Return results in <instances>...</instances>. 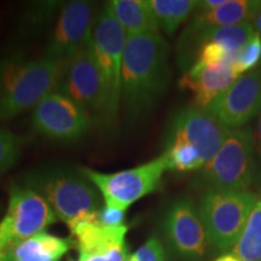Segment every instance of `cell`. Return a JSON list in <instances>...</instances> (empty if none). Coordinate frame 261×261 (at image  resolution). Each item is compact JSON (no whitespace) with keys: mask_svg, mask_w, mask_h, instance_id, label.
I'll return each instance as SVG.
<instances>
[{"mask_svg":"<svg viewBox=\"0 0 261 261\" xmlns=\"http://www.w3.org/2000/svg\"><path fill=\"white\" fill-rule=\"evenodd\" d=\"M168 45L159 33L127 37L122 61L121 102L128 121L154 108L171 81Z\"/></svg>","mask_w":261,"mask_h":261,"instance_id":"obj_1","label":"cell"},{"mask_svg":"<svg viewBox=\"0 0 261 261\" xmlns=\"http://www.w3.org/2000/svg\"><path fill=\"white\" fill-rule=\"evenodd\" d=\"M22 184L40 194L51 205L57 219L70 223L77 215L100 210V196L96 187L81 172L64 166L31 169Z\"/></svg>","mask_w":261,"mask_h":261,"instance_id":"obj_2","label":"cell"},{"mask_svg":"<svg viewBox=\"0 0 261 261\" xmlns=\"http://www.w3.org/2000/svg\"><path fill=\"white\" fill-rule=\"evenodd\" d=\"M256 201L250 191H205L198 213L210 243L223 252L236 246Z\"/></svg>","mask_w":261,"mask_h":261,"instance_id":"obj_3","label":"cell"},{"mask_svg":"<svg viewBox=\"0 0 261 261\" xmlns=\"http://www.w3.org/2000/svg\"><path fill=\"white\" fill-rule=\"evenodd\" d=\"M256 172L252 129H231L217 155L203 166L201 180L208 190L247 191Z\"/></svg>","mask_w":261,"mask_h":261,"instance_id":"obj_4","label":"cell"},{"mask_svg":"<svg viewBox=\"0 0 261 261\" xmlns=\"http://www.w3.org/2000/svg\"><path fill=\"white\" fill-rule=\"evenodd\" d=\"M127 34L114 15L109 3L97 15L92 33V47L102 74L107 94L108 125L115 123L121 104L122 61Z\"/></svg>","mask_w":261,"mask_h":261,"instance_id":"obj_5","label":"cell"},{"mask_svg":"<svg viewBox=\"0 0 261 261\" xmlns=\"http://www.w3.org/2000/svg\"><path fill=\"white\" fill-rule=\"evenodd\" d=\"M56 91L83 108L91 122L94 121L103 127H109L106 86L92 42L64 62Z\"/></svg>","mask_w":261,"mask_h":261,"instance_id":"obj_6","label":"cell"},{"mask_svg":"<svg viewBox=\"0 0 261 261\" xmlns=\"http://www.w3.org/2000/svg\"><path fill=\"white\" fill-rule=\"evenodd\" d=\"M80 169L103 196L106 205L126 212L130 204L159 190L168 166L162 154L144 165L121 172L100 173L90 168Z\"/></svg>","mask_w":261,"mask_h":261,"instance_id":"obj_7","label":"cell"},{"mask_svg":"<svg viewBox=\"0 0 261 261\" xmlns=\"http://www.w3.org/2000/svg\"><path fill=\"white\" fill-rule=\"evenodd\" d=\"M64 62L44 55L25 62L8 94L0 99V121L34 109L42 98L57 90Z\"/></svg>","mask_w":261,"mask_h":261,"instance_id":"obj_8","label":"cell"},{"mask_svg":"<svg viewBox=\"0 0 261 261\" xmlns=\"http://www.w3.org/2000/svg\"><path fill=\"white\" fill-rule=\"evenodd\" d=\"M91 119L83 108L63 93L54 91L33 109L31 125L35 133L58 143H74L91 129Z\"/></svg>","mask_w":261,"mask_h":261,"instance_id":"obj_9","label":"cell"},{"mask_svg":"<svg viewBox=\"0 0 261 261\" xmlns=\"http://www.w3.org/2000/svg\"><path fill=\"white\" fill-rule=\"evenodd\" d=\"M56 221L54 210L40 194L22 182H16L9 189L8 213L0 221V236L11 246L44 232Z\"/></svg>","mask_w":261,"mask_h":261,"instance_id":"obj_10","label":"cell"},{"mask_svg":"<svg viewBox=\"0 0 261 261\" xmlns=\"http://www.w3.org/2000/svg\"><path fill=\"white\" fill-rule=\"evenodd\" d=\"M261 2L257 0H226L223 5L212 10H200L196 14L178 41V64L190 69L195 64V42L204 32L213 28L253 23Z\"/></svg>","mask_w":261,"mask_h":261,"instance_id":"obj_11","label":"cell"},{"mask_svg":"<svg viewBox=\"0 0 261 261\" xmlns=\"http://www.w3.org/2000/svg\"><path fill=\"white\" fill-rule=\"evenodd\" d=\"M162 230L168 246L182 259L201 260L210 240L198 210L189 197L173 201L163 217Z\"/></svg>","mask_w":261,"mask_h":261,"instance_id":"obj_12","label":"cell"},{"mask_svg":"<svg viewBox=\"0 0 261 261\" xmlns=\"http://www.w3.org/2000/svg\"><path fill=\"white\" fill-rule=\"evenodd\" d=\"M94 10L96 5L91 2L67 3L58 15L45 56L65 62L81 48L91 45L97 17Z\"/></svg>","mask_w":261,"mask_h":261,"instance_id":"obj_13","label":"cell"},{"mask_svg":"<svg viewBox=\"0 0 261 261\" xmlns=\"http://www.w3.org/2000/svg\"><path fill=\"white\" fill-rule=\"evenodd\" d=\"M231 129L207 108L190 107L173 117L167 139L187 142L200 152L204 163L217 155Z\"/></svg>","mask_w":261,"mask_h":261,"instance_id":"obj_14","label":"cell"},{"mask_svg":"<svg viewBox=\"0 0 261 261\" xmlns=\"http://www.w3.org/2000/svg\"><path fill=\"white\" fill-rule=\"evenodd\" d=\"M207 109L230 129L252 121L261 112V70L238 76Z\"/></svg>","mask_w":261,"mask_h":261,"instance_id":"obj_15","label":"cell"},{"mask_svg":"<svg viewBox=\"0 0 261 261\" xmlns=\"http://www.w3.org/2000/svg\"><path fill=\"white\" fill-rule=\"evenodd\" d=\"M238 76L234 68L226 63H195L182 75L179 86L194 92L195 107L208 108L227 91Z\"/></svg>","mask_w":261,"mask_h":261,"instance_id":"obj_16","label":"cell"},{"mask_svg":"<svg viewBox=\"0 0 261 261\" xmlns=\"http://www.w3.org/2000/svg\"><path fill=\"white\" fill-rule=\"evenodd\" d=\"M75 244L73 238H62L44 231L12 243L6 252V261H61Z\"/></svg>","mask_w":261,"mask_h":261,"instance_id":"obj_17","label":"cell"},{"mask_svg":"<svg viewBox=\"0 0 261 261\" xmlns=\"http://www.w3.org/2000/svg\"><path fill=\"white\" fill-rule=\"evenodd\" d=\"M109 4L127 37L159 33L160 24L148 0H114Z\"/></svg>","mask_w":261,"mask_h":261,"instance_id":"obj_18","label":"cell"},{"mask_svg":"<svg viewBox=\"0 0 261 261\" xmlns=\"http://www.w3.org/2000/svg\"><path fill=\"white\" fill-rule=\"evenodd\" d=\"M255 28L253 23H243L237 25H230V27L213 28L204 32L195 42L194 56L195 62L197 57V52L200 50L201 45L204 42H214L220 45L230 52H240L248 44L255 34Z\"/></svg>","mask_w":261,"mask_h":261,"instance_id":"obj_19","label":"cell"},{"mask_svg":"<svg viewBox=\"0 0 261 261\" xmlns=\"http://www.w3.org/2000/svg\"><path fill=\"white\" fill-rule=\"evenodd\" d=\"M160 27L173 35L198 8L195 0H148Z\"/></svg>","mask_w":261,"mask_h":261,"instance_id":"obj_20","label":"cell"},{"mask_svg":"<svg viewBox=\"0 0 261 261\" xmlns=\"http://www.w3.org/2000/svg\"><path fill=\"white\" fill-rule=\"evenodd\" d=\"M240 261H261V198H257L244 230L233 247Z\"/></svg>","mask_w":261,"mask_h":261,"instance_id":"obj_21","label":"cell"},{"mask_svg":"<svg viewBox=\"0 0 261 261\" xmlns=\"http://www.w3.org/2000/svg\"><path fill=\"white\" fill-rule=\"evenodd\" d=\"M163 155L167 161L168 171L188 172L198 169L205 165L200 152L194 146L179 139L166 140Z\"/></svg>","mask_w":261,"mask_h":261,"instance_id":"obj_22","label":"cell"},{"mask_svg":"<svg viewBox=\"0 0 261 261\" xmlns=\"http://www.w3.org/2000/svg\"><path fill=\"white\" fill-rule=\"evenodd\" d=\"M23 139L11 130L0 128V177L11 169L21 158Z\"/></svg>","mask_w":261,"mask_h":261,"instance_id":"obj_23","label":"cell"},{"mask_svg":"<svg viewBox=\"0 0 261 261\" xmlns=\"http://www.w3.org/2000/svg\"><path fill=\"white\" fill-rule=\"evenodd\" d=\"M261 60V37L257 33L248 41V44L238 52L234 70L240 75L252 71Z\"/></svg>","mask_w":261,"mask_h":261,"instance_id":"obj_24","label":"cell"},{"mask_svg":"<svg viewBox=\"0 0 261 261\" xmlns=\"http://www.w3.org/2000/svg\"><path fill=\"white\" fill-rule=\"evenodd\" d=\"M127 246L110 248V249L93 250V252H79L77 261H127Z\"/></svg>","mask_w":261,"mask_h":261,"instance_id":"obj_25","label":"cell"},{"mask_svg":"<svg viewBox=\"0 0 261 261\" xmlns=\"http://www.w3.org/2000/svg\"><path fill=\"white\" fill-rule=\"evenodd\" d=\"M132 256L136 261H166V250L161 241L151 236Z\"/></svg>","mask_w":261,"mask_h":261,"instance_id":"obj_26","label":"cell"},{"mask_svg":"<svg viewBox=\"0 0 261 261\" xmlns=\"http://www.w3.org/2000/svg\"><path fill=\"white\" fill-rule=\"evenodd\" d=\"M228 52L230 51H227L220 45L214 44V42H204L201 45L200 50L197 52L195 63L203 65L224 63Z\"/></svg>","mask_w":261,"mask_h":261,"instance_id":"obj_27","label":"cell"},{"mask_svg":"<svg viewBox=\"0 0 261 261\" xmlns=\"http://www.w3.org/2000/svg\"><path fill=\"white\" fill-rule=\"evenodd\" d=\"M98 221L106 227H120L125 225V212L104 205L98 212Z\"/></svg>","mask_w":261,"mask_h":261,"instance_id":"obj_28","label":"cell"},{"mask_svg":"<svg viewBox=\"0 0 261 261\" xmlns=\"http://www.w3.org/2000/svg\"><path fill=\"white\" fill-rule=\"evenodd\" d=\"M253 135H254V145H255L256 158L261 160V112L259 115H257V122Z\"/></svg>","mask_w":261,"mask_h":261,"instance_id":"obj_29","label":"cell"},{"mask_svg":"<svg viewBox=\"0 0 261 261\" xmlns=\"http://www.w3.org/2000/svg\"><path fill=\"white\" fill-rule=\"evenodd\" d=\"M253 25L254 28H255V32L261 37V6L259 8V10H257L255 17H254Z\"/></svg>","mask_w":261,"mask_h":261,"instance_id":"obj_30","label":"cell"},{"mask_svg":"<svg viewBox=\"0 0 261 261\" xmlns=\"http://www.w3.org/2000/svg\"><path fill=\"white\" fill-rule=\"evenodd\" d=\"M214 261H240V260L234 256L233 253L232 254L230 253V254H224V255L219 256L217 260H214Z\"/></svg>","mask_w":261,"mask_h":261,"instance_id":"obj_31","label":"cell"},{"mask_svg":"<svg viewBox=\"0 0 261 261\" xmlns=\"http://www.w3.org/2000/svg\"><path fill=\"white\" fill-rule=\"evenodd\" d=\"M6 252L8 250H0V261H6Z\"/></svg>","mask_w":261,"mask_h":261,"instance_id":"obj_32","label":"cell"},{"mask_svg":"<svg viewBox=\"0 0 261 261\" xmlns=\"http://www.w3.org/2000/svg\"><path fill=\"white\" fill-rule=\"evenodd\" d=\"M0 210H2V208H0Z\"/></svg>","mask_w":261,"mask_h":261,"instance_id":"obj_33","label":"cell"}]
</instances>
